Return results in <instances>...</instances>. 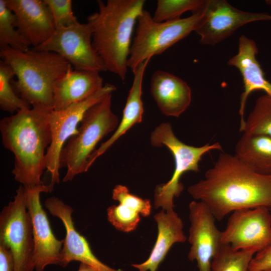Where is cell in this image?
<instances>
[{
  "instance_id": "obj_10",
  "label": "cell",
  "mask_w": 271,
  "mask_h": 271,
  "mask_svg": "<svg viewBox=\"0 0 271 271\" xmlns=\"http://www.w3.org/2000/svg\"><path fill=\"white\" fill-rule=\"evenodd\" d=\"M33 49L56 53L76 70L99 73L106 71L93 48L92 31L88 23L56 28L46 41Z\"/></svg>"
},
{
  "instance_id": "obj_14",
  "label": "cell",
  "mask_w": 271,
  "mask_h": 271,
  "mask_svg": "<svg viewBox=\"0 0 271 271\" xmlns=\"http://www.w3.org/2000/svg\"><path fill=\"white\" fill-rule=\"evenodd\" d=\"M190 221L188 241L191 247L189 260H196L199 271H211V262L221 244V231L215 225V218L205 203L196 200L189 205Z\"/></svg>"
},
{
  "instance_id": "obj_29",
  "label": "cell",
  "mask_w": 271,
  "mask_h": 271,
  "mask_svg": "<svg viewBox=\"0 0 271 271\" xmlns=\"http://www.w3.org/2000/svg\"><path fill=\"white\" fill-rule=\"evenodd\" d=\"M56 27H68L79 23L72 11L71 0H44Z\"/></svg>"
},
{
  "instance_id": "obj_19",
  "label": "cell",
  "mask_w": 271,
  "mask_h": 271,
  "mask_svg": "<svg viewBox=\"0 0 271 271\" xmlns=\"http://www.w3.org/2000/svg\"><path fill=\"white\" fill-rule=\"evenodd\" d=\"M150 92L161 112L167 116H180L192 100L191 90L186 82L161 70L151 76Z\"/></svg>"
},
{
  "instance_id": "obj_28",
  "label": "cell",
  "mask_w": 271,
  "mask_h": 271,
  "mask_svg": "<svg viewBox=\"0 0 271 271\" xmlns=\"http://www.w3.org/2000/svg\"><path fill=\"white\" fill-rule=\"evenodd\" d=\"M205 0H158L155 13L152 16L157 22L170 21L180 18L185 12L192 13L199 11Z\"/></svg>"
},
{
  "instance_id": "obj_15",
  "label": "cell",
  "mask_w": 271,
  "mask_h": 271,
  "mask_svg": "<svg viewBox=\"0 0 271 271\" xmlns=\"http://www.w3.org/2000/svg\"><path fill=\"white\" fill-rule=\"evenodd\" d=\"M44 205L50 214L61 220L66 230L60 266L65 267L72 261H79L98 271H125L109 267L94 254L86 239L75 229L72 217L73 209L70 206L55 196L47 198Z\"/></svg>"
},
{
  "instance_id": "obj_9",
  "label": "cell",
  "mask_w": 271,
  "mask_h": 271,
  "mask_svg": "<svg viewBox=\"0 0 271 271\" xmlns=\"http://www.w3.org/2000/svg\"><path fill=\"white\" fill-rule=\"evenodd\" d=\"M115 85L105 83L91 97L73 104L65 109L51 111L49 121L52 140L46 154V168L51 175L49 185L54 188L60 182V157L66 141L75 134L85 113L93 105L115 91Z\"/></svg>"
},
{
  "instance_id": "obj_3",
  "label": "cell",
  "mask_w": 271,
  "mask_h": 271,
  "mask_svg": "<svg viewBox=\"0 0 271 271\" xmlns=\"http://www.w3.org/2000/svg\"><path fill=\"white\" fill-rule=\"evenodd\" d=\"M98 11L87 18L92 45L106 71L124 82L127 73L131 37L138 18L144 10V0L97 1Z\"/></svg>"
},
{
  "instance_id": "obj_1",
  "label": "cell",
  "mask_w": 271,
  "mask_h": 271,
  "mask_svg": "<svg viewBox=\"0 0 271 271\" xmlns=\"http://www.w3.org/2000/svg\"><path fill=\"white\" fill-rule=\"evenodd\" d=\"M188 192L205 203L218 221L238 210H271V175L258 174L227 153H220L204 178L190 186Z\"/></svg>"
},
{
  "instance_id": "obj_24",
  "label": "cell",
  "mask_w": 271,
  "mask_h": 271,
  "mask_svg": "<svg viewBox=\"0 0 271 271\" xmlns=\"http://www.w3.org/2000/svg\"><path fill=\"white\" fill-rule=\"evenodd\" d=\"M247 134H261L271 137V96L265 94L258 97L247 119L239 127Z\"/></svg>"
},
{
  "instance_id": "obj_27",
  "label": "cell",
  "mask_w": 271,
  "mask_h": 271,
  "mask_svg": "<svg viewBox=\"0 0 271 271\" xmlns=\"http://www.w3.org/2000/svg\"><path fill=\"white\" fill-rule=\"evenodd\" d=\"M15 76L11 67L4 61H0V108L11 113L31 108L30 105L16 93L11 83Z\"/></svg>"
},
{
  "instance_id": "obj_25",
  "label": "cell",
  "mask_w": 271,
  "mask_h": 271,
  "mask_svg": "<svg viewBox=\"0 0 271 271\" xmlns=\"http://www.w3.org/2000/svg\"><path fill=\"white\" fill-rule=\"evenodd\" d=\"M254 254L235 250L229 244L222 243L212 261L211 271H249Z\"/></svg>"
},
{
  "instance_id": "obj_7",
  "label": "cell",
  "mask_w": 271,
  "mask_h": 271,
  "mask_svg": "<svg viewBox=\"0 0 271 271\" xmlns=\"http://www.w3.org/2000/svg\"><path fill=\"white\" fill-rule=\"evenodd\" d=\"M202 17V9L185 18L159 22L144 10L138 18L136 35L130 47L128 68L132 71L140 64L163 53L195 31Z\"/></svg>"
},
{
  "instance_id": "obj_23",
  "label": "cell",
  "mask_w": 271,
  "mask_h": 271,
  "mask_svg": "<svg viewBox=\"0 0 271 271\" xmlns=\"http://www.w3.org/2000/svg\"><path fill=\"white\" fill-rule=\"evenodd\" d=\"M234 156L254 172L271 175V137L244 134L235 148Z\"/></svg>"
},
{
  "instance_id": "obj_11",
  "label": "cell",
  "mask_w": 271,
  "mask_h": 271,
  "mask_svg": "<svg viewBox=\"0 0 271 271\" xmlns=\"http://www.w3.org/2000/svg\"><path fill=\"white\" fill-rule=\"evenodd\" d=\"M221 240L237 250L254 254L261 250L271 242L270 209L260 207L232 212Z\"/></svg>"
},
{
  "instance_id": "obj_32",
  "label": "cell",
  "mask_w": 271,
  "mask_h": 271,
  "mask_svg": "<svg viewBox=\"0 0 271 271\" xmlns=\"http://www.w3.org/2000/svg\"><path fill=\"white\" fill-rule=\"evenodd\" d=\"M77 271H98L93 267L83 263H80L78 269Z\"/></svg>"
},
{
  "instance_id": "obj_5",
  "label": "cell",
  "mask_w": 271,
  "mask_h": 271,
  "mask_svg": "<svg viewBox=\"0 0 271 271\" xmlns=\"http://www.w3.org/2000/svg\"><path fill=\"white\" fill-rule=\"evenodd\" d=\"M111 98L110 94L86 111L77 132L63 148L60 169L67 168L63 182L72 181L78 174L87 172L88 159L97 144L117 127L119 121L112 110Z\"/></svg>"
},
{
  "instance_id": "obj_26",
  "label": "cell",
  "mask_w": 271,
  "mask_h": 271,
  "mask_svg": "<svg viewBox=\"0 0 271 271\" xmlns=\"http://www.w3.org/2000/svg\"><path fill=\"white\" fill-rule=\"evenodd\" d=\"M15 15L7 7L5 0H0V49L27 51L30 45L15 28Z\"/></svg>"
},
{
  "instance_id": "obj_20",
  "label": "cell",
  "mask_w": 271,
  "mask_h": 271,
  "mask_svg": "<svg viewBox=\"0 0 271 271\" xmlns=\"http://www.w3.org/2000/svg\"><path fill=\"white\" fill-rule=\"evenodd\" d=\"M154 218L157 223L158 235L151 253L143 262L131 264L139 271H157L172 245L187 239L182 220L173 209H162L155 215Z\"/></svg>"
},
{
  "instance_id": "obj_4",
  "label": "cell",
  "mask_w": 271,
  "mask_h": 271,
  "mask_svg": "<svg viewBox=\"0 0 271 271\" xmlns=\"http://www.w3.org/2000/svg\"><path fill=\"white\" fill-rule=\"evenodd\" d=\"M0 55L17 77L12 83L17 94L32 106L53 109L54 85L72 65L56 53L34 49L5 48Z\"/></svg>"
},
{
  "instance_id": "obj_21",
  "label": "cell",
  "mask_w": 271,
  "mask_h": 271,
  "mask_svg": "<svg viewBox=\"0 0 271 271\" xmlns=\"http://www.w3.org/2000/svg\"><path fill=\"white\" fill-rule=\"evenodd\" d=\"M150 60L144 61L132 71L133 74V82L123 109L121 120L111 137L91 155L87 163L88 169L98 157L131 127L142 121L144 112L142 99L143 81L146 69Z\"/></svg>"
},
{
  "instance_id": "obj_18",
  "label": "cell",
  "mask_w": 271,
  "mask_h": 271,
  "mask_svg": "<svg viewBox=\"0 0 271 271\" xmlns=\"http://www.w3.org/2000/svg\"><path fill=\"white\" fill-rule=\"evenodd\" d=\"M103 86L99 72L73 69L71 66L54 85L53 109H65L91 97Z\"/></svg>"
},
{
  "instance_id": "obj_16",
  "label": "cell",
  "mask_w": 271,
  "mask_h": 271,
  "mask_svg": "<svg viewBox=\"0 0 271 271\" xmlns=\"http://www.w3.org/2000/svg\"><path fill=\"white\" fill-rule=\"evenodd\" d=\"M15 16V28L30 45L36 47L46 41L56 27L44 0H5Z\"/></svg>"
},
{
  "instance_id": "obj_6",
  "label": "cell",
  "mask_w": 271,
  "mask_h": 271,
  "mask_svg": "<svg viewBox=\"0 0 271 271\" xmlns=\"http://www.w3.org/2000/svg\"><path fill=\"white\" fill-rule=\"evenodd\" d=\"M151 145L156 147L165 146L173 155L175 169L170 180L166 183L156 186L154 193V206L161 207L165 211L173 209L174 198L179 197L184 189L180 182L186 172L199 171V162L203 155L212 150H222L221 144H206L201 147L187 145L175 135L172 126L169 122L161 123L151 133Z\"/></svg>"
},
{
  "instance_id": "obj_12",
  "label": "cell",
  "mask_w": 271,
  "mask_h": 271,
  "mask_svg": "<svg viewBox=\"0 0 271 271\" xmlns=\"http://www.w3.org/2000/svg\"><path fill=\"white\" fill-rule=\"evenodd\" d=\"M271 20V15L238 10L225 0H205L202 17L195 31L203 45H214L242 26L253 22Z\"/></svg>"
},
{
  "instance_id": "obj_17",
  "label": "cell",
  "mask_w": 271,
  "mask_h": 271,
  "mask_svg": "<svg viewBox=\"0 0 271 271\" xmlns=\"http://www.w3.org/2000/svg\"><path fill=\"white\" fill-rule=\"evenodd\" d=\"M258 48L254 40L242 35L238 40L237 54L228 61V65L236 67L243 79L244 91L240 96L239 113L240 125L245 121L243 115L245 103L249 95L255 90H262L271 96V83L265 78L264 74L256 56Z\"/></svg>"
},
{
  "instance_id": "obj_2",
  "label": "cell",
  "mask_w": 271,
  "mask_h": 271,
  "mask_svg": "<svg viewBox=\"0 0 271 271\" xmlns=\"http://www.w3.org/2000/svg\"><path fill=\"white\" fill-rule=\"evenodd\" d=\"M52 110L32 106L0 121L3 145L14 155L12 173L26 189L45 185L41 176L52 140L49 116Z\"/></svg>"
},
{
  "instance_id": "obj_22",
  "label": "cell",
  "mask_w": 271,
  "mask_h": 271,
  "mask_svg": "<svg viewBox=\"0 0 271 271\" xmlns=\"http://www.w3.org/2000/svg\"><path fill=\"white\" fill-rule=\"evenodd\" d=\"M112 198L119 202L107 209L108 221L116 229L129 232L136 229L140 215L147 217L152 209L150 200L130 193L126 186L116 185L112 190Z\"/></svg>"
},
{
  "instance_id": "obj_8",
  "label": "cell",
  "mask_w": 271,
  "mask_h": 271,
  "mask_svg": "<svg viewBox=\"0 0 271 271\" xmlns=\"http://www.w3.org/2000/svg\"><path fill=\"white\" fill-rule=\"evenodd\" d=\"M26 190L20 186L14 200L0 214V245L9 249L14 271H33L34 243L33 226L26 202Z\"/></svg>"
},
{
  "instance_id": "obj_31",
  "label": "cell",
  "mask_w": 271,
  "mask_h": 271,
  "mask_svg": "<svg viewBox=\"0 0 271 271\" xmlns=\"http://www.w3.org/2000/svg\"><path fill=\"white\" fill-rule=\"evenodd\" d=\"M0 271H14V260L12 252L1 245Z\"/></svg>"
},
{
  "instance_id": "obj_13",
  "label": "cell",
  "mask_w": 271,
  "mask_h": 271,
  "mask_svg": "<svg viewBox=\"0 0 271 271\" xmlns=\"http://www.w3.org/2000/svg\"><path fill=\"white\" fill-rule=\"evenodd\" d=\"M26 189V188H25ZM26 206L31 218L34 243L33 265L36 271H44L49 265H59L63 240L53 234L46 212L40 202V194L51 192L49 185L26 189Z\"/></svg>"
},
{
  "instance_id": "obj_30",
  "label": "cell",
  "mask_w": 271,
  "mask_h": 271,
  "mask_svg": "<svg viewBox=\"0 0 271 271\" xmlns=\"http://www.w3.org/2000/svg\"><path fill=\"white\" fill-rule=\"evenodd\" d=\"M249 271H271V242L253 256Z\"/></svg>"
}]
</instances>
